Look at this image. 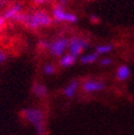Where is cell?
<instances>
[{
	"instance_id": "cell-1",
	"label": "cell",
	"mask_w": 134,
	"mask_h": 135,
	"mask_svg": "<svg viewBox=\"0 0 134 135\" xmlns=\"http://www.w3.org/2000/svg\"><path fill=\"white\" fill-rule=\"evenodd\" d=\"M24 24L26 27L30 29H38L40 27H47L52 24V16L45 11H36L30 14H26L21 12L13 20Z\"/></svg>"
},
{
	"instance_id": "cell-2",
	"label": "cell",
	"mask_w": 134,
	"mask_h": 135,
	"mask_svg": "<svg viewBox=\"0 0 134 135\" xmlns=\"http://www.w3.org/2000/svg\"><path fill=\"white\" fill-rule=\"evenodd\" d=\"M24 119L35 127L38 135H41L45 132V115L44 113L36 107H26L21 112Z\"/></svg>"
},
{
	"instance_id": "cell-3",
	"label": "cell",
	"mask_w": 134,
	"mask_h": 135,
	"mask_svg": "<svg viewBox=\"0 0 134 135\" xmlns=\"http://www.w3.org/2000/svg\"><path fill=\"white\" fill-rule=\"evenodd\" d=\"M53 18L56 22H65V23H76L77 22V16L73 13L65 12L63 7L60 4H57L54 7Z\"/></svg>"
},
{
	"instance_id": "cell-4",
	"label": "cell",
	"mask_w": 134,
	"mask_h": 135,
	"mask_svg": "<svg viewBox=\"0 0 134 135\" xmlns=\"http://www.w3.org/2000/svg\"><path fill=\"white\" fill-rule=\"evenodd\" d=\"M69 46V40L64 38H59L53 42L49 43L48 50L53 56H62L65 52V49Z\"/></svg>"
},
{
	"instance_id": "cell-5",
	"label": "cell",
	"mask_w": 134,
	"mask_h": 135,
	"mask_svg": "<svg viewBox=\"0 0 134 135\" xmlns=\"http://www.w3.org/2000/svg\"><path fill=\"white\" fill-rule=\"evenodd\" d=\"M87 46H88V43L86 40L74 37L71 40H69V46H68V48L70 50L69 54L73 55L74 57H77L83 53V50Z\"/></svg>"
},
{
	"instance_id": "cell-6",
	"label": "cell",
	"mask_w": 134,
	"mask_h": 135,
	"mask_svg": "<svg viewBox=\"0 0 134 135\" xmlns=\"http://www.w3.org/2000/svg\"><path fill=\"white\" fill-rule=\"evenodd\" d=\"M105 89V84L99 80H86L83 83V90L86 93L99 92Z\"/></svg>"
},
{
	"instance_id": "cell-7",
	"label": "cell",
	"mask_w": 134,
	"mask_h": 135,
	"mask_svg": "<svg viewBox=\"0 0 134 135\" xmlns=\"http://www.w3.org/2000/svg\"><path fill=\"white\" fill-rule=\"evenodd\" d=\"M21 12H22V6H21V4H14V6L10 7V8L3 13L2 16H3V18H4L6 21H8V20H12V21H13Z\"/></svg>"
},
{
	"instance_id": "cell-8",
	"label": "cell",
	"mask_w": 134,
	"mask_h": 135,
	"mask_svg": "<svg viewBox=\"0 0 134 135\" xmlns=\"http://www.w3.org/2000/svg\"><path fill=\"white\" fill-rule=\"evenodd\" d=\"M77 89H78V81L72 80V81L69 83L68 85H66V87L63 89V94H64V97L71 99V98H73V97L75 95Z\"/></svg>"
},
{
	"instance_id": "cell-9",
	"label": "cell",
	"mask_w": 134,
	"mask_h": 135,
	"mask_svg": "<svg viewBox=\"0 0 134 135\" xmlns=\"http://www.w3.org/2000/svg\"><path fill=\"white\" fill-rule=\"evenodd\" d=\"M32 92L38 98H44L47 94V88L41 83H35L32 86Z\"/></svg>"
},
{
	"instance_id": "cell-10",
	"label": "cell",
	"mask_w": 134,
	"mask_h": 135,
	"mask_svg": "<svg viewBox=\"0 0 134 135\" xmlns=\"http://www.w3.org/2000/svg\"><path fill=\"white\" fill-rule=\"evenodd\" d=\"M131 74V71L129 69V66L122 64L120 65L118 69H117V72H116V77L118 80H126Z\"/></svg>"
},
{
	"instance_id": "cell-11",
	"label": "cell",
	"mask_w": 134,
	"mask_h": 135,
	"mask_svg": "<svg viewBox=\"0 0 134 135\" xmlns=\"http://www.w3.org/2000/svg\"><path fill=\"white\" fill-rule=\"evenodd\" d=\"M75 60H76V57H74L73 55L65 54L60 59V65L63 66V68H69V66H71L72 64L75 63Z\"/></svg>"
},
{
	"instance_id": "cell-12",
	"label": "cell",
	"mask_w": 134,
	"mask_h": 135,
	"mask_svg": "<svg viewBox=\"0 0 134 135\" xmlns=\"http://www.w3.org/2000/svg\"><path fill=\"white\" fill-rule=\"evenodd\" d=\"M99 58V55L97 53H92V54H86L80 57V62L84 64H89V63H93L94 61H97Z\"/></svg>"
},
{
	"instance_id": "cell-13",
	"label": "cell",
	"mask_w": 134,
	"mask_h": 135,
	"mask_svg": "<svg viewBox=\"0 0 134 135\" xmlns=\"http://www.w3.org/2000/svg\"><path fill=\"white\" fill-rule=\"evenodd\" d=\"M113 49V45L109 44H103V45H99L97 46L95 50H97V54L98 55H103V54H108L111 50Z\"/></svg>"
},
{
	"instance_id": "cell-14",
	"label": "cell",
	"mask_w": 134,
	"mask_h": 135,
	"mask_svg": "<svg viewBox=\"0 0 134 135\" xmlns=\"http://www.w3.org/2000/svg\"><path fill=\"white\" fill-rule=\"evenodd\" d=\"M43 72H44L46 75H52V74L55 72V68H54L52 64H46V65H44V68H43Z\"/></svg>"
},
{
	"instance_id": "cell-15",
	"label": "cell",
	"mask_w": 134,
	"mask_h": 135,
	"mask_svg": "<svg viewBox=\"0 0 134 135\" xmlns=\"http://www.w3.org/2000/svg\"><path fill=\"white\" fill-rule=\"evenodd\" d=\"M112 59L111 58H102L100 60V64L101 65H111L112 64Z\"/></svg>"
},
{
	"instance_id": "cell-16",
	"label": "cell",
	"mask_w": 134,
	"mask_h": 135,
	"mask_svg": "<svg viewBox=\"0 0 134 135\" xmlns=\"http://www.w3.org/2000/svg\"><path fill=\"white\" fill-rule=\"evenodd\" d=\"M39 45L42 47V48H48V45H49V43L48 42H46V41H44V40H41L40 42H39Z\"/></svg>"
},
{
	"instance_id": "cell-17",
	"label": "cell",
	"mask_w": 134,
	"mask_h": 135,
	"mask_svg": "<svg viewBox=\"0 0 134 135\" xmlns=\"http://www.w3.org/2000/svg\"><path fill=\"white\" fill-rule=\"evenodd\" d=\"M7 59V55L3 50H0V63H2L4 60Z\"/></svg>"
},
{
	"instance_id": "cell-18",
	"label": "cell",
	"mask_w": 134,
	"mask_h": 135,
	"mask_svg": "<svg viewBox=\"0 0 134 135\" xmlns=\"http://www.w3.org/2000/svg\"><path fill=\"white\" fill-rule=\"evenodd\" d=\"M4 25H6V20L3 18V16H0V32L2 31Z\"/></svg>"
},
{
	"instance_id": "cell-19",
	"label": "cell",
	"mask_w": 134,
	"mask_h": 135,
	"mask_svg": "<svg viewBox=\"0 0 134 135\" xmlns=\"http://www.w3.org/2000/svg\"><path fill=\"white\" fill-rule=\"evenodd\" d=\"M90 22L93 23V24H98V23L100 22V20H99L98 16H95V15H91V16H90Z\"/></svg>"
},
{
	"instance_id": "cell-20",
	"label": "cell",
	"mask_w": 134,
	"mask_h": 135,
	"mask_svg": "<svg viewBox=\"0 0 134 135\" xmlns=\"http://www.w3.org/2000/svg\"><path fill=\"white\" fill-rule=\"evenodd\" d=\"M36 3H38V4H41V3H44V2H46V1H48V0H33Z\"/></svg>"
},
{
	"instance_id": "cell-21",
	"label": "cell",
	"mask_w": 134,
	"mask_h": 135,
	"mask_svg": "<svg viewBox=\"0 0 134 135\" xmlns=\"http://www.w3.org/2000/svg\"><path fill=\"white\" fill-rule=\"evenodd\" d=\"M58 2H59L60 6H63V4L66 3V0H58Z\"/></svg>"
},
{
	"instance_id": "cell-22",
	"label": "cell",
	"mask_w": 134,
	"mask_h": 135,
	"mask_svg": "<svg viewBox=\"0 0 134 135\" xmlns=\"http://www.w3.org/2000/svg\"><path fill=\"white\" fill-rule=\"evenodd\" d=\"M41 135H49V134H48V133H46V132H44V133H43V134H41Z\"/></svg>"
}]
</instances>
